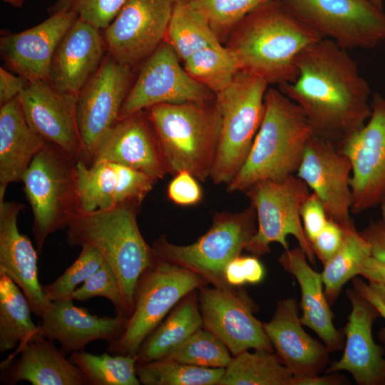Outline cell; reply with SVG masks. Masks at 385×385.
Returning <instances> with one entry per match:
<instances>
[{
	"mask_svg": "<svg viewBox=\"0 0 385 385\" xmlns=\"http://www.w3.org/2000/svg\"><path fill=\"white\" fill-rule=\"evenodd\" d=\"M297 77L279 90L304 113L314 135L338 150L371 114L370 87L347 50L322 38L303 50Z\"/></svg>",
	"mask_w": 385,
	"mask_h": 385,
	"instance_id": "obj_1",
	"label": "cell"
},
{
	"mask_svg": "<svg viewBox=\"0 0 385 385\" xmlns=\"http://www.w3.org/2000/svg\"><path fill=\"white\" fill-rule=\"evenodd\" d=\"M321 36L297 18L280 0L255 8L227 36L225 46L238 70L279 86L297 77L296 61Z\"/></svg>",
	"mask_w": 385,
	"mask_h": 385,
	"instance_id": "obj_2",
	"label": "cell"
},
{
	"mask_svg": "<svg viewBox=\"0 0 385 385\" xmlns=\"http://www.w3.org/2000/svg\"><path fill=\"white\" fill-rule=\"evenodd\" d=\"M313 135L301 108L279 89L268 88L260 126L227 192H245L257 182L296 175Z\"/></svg>",
	"mask_w": 385,
	"mask_h": 385,
	"instance_id": "obj_3",
	"label": "cell"
},
{
	"mask_svg": "<svg viewBox=\"0 0 385 385\" xmlns=\"http://www.w3.org/2000/svg\"><path fill=\"white\" fill-rule=\"evenodd\" d=\"M144 111L168 173L174 175L186 170L201 182L210 177L222 125L215 98L158 104Z\"/></svg>",
	"mask_w": 385,
	"mask_h": 385,
	"instance_id": "obj_4",
	"label": "cell"
},
{
	"mask_svg": "<svg viewBox=\"0 0 385 385\" xmlns=\"http://www.w3.org/2000/svg\"><path fill=\"white\" fill-rule=\"evenodd\" d=\"M136 209L122 206L80 212L68 225L66 235L69 246L93 247L113 269L121 287L128 318L133 310L138 279L153 262L152 247L137 223Z\"/></svg>",
	"mask_w": 385,
	"mask_h": 385,
	"instance_id": "obj_5",
	"label": "cell"
},
{
	"mask_svg": "<svg viewBox=\"0 0 385 385\" xmlns=\"http://www.w3.org/2000/svg\"><path fill=\"white\" fill-rule=\"evenodd\" d=\"M78 159L46 143L24 175L21 182L33 213L32 230L39 252L51 234L67 228L81 212L76 173Z\"/></svg>",
	"mask_w": 385,
	"mask_h": 385,
	"instance_id": "obj_6",
	"label": "cell"
},
{
	"mask_svg": "<svg viewBox=\"0 0 385 385\" xmlns=\"http://www.w3.org/2000/svg\"><path fill=\"white\" fill-rule=\"evenodd\" d=\"M269 84L238 70L230 84L215 94L222 117L220 137L210 174L215 184H228L243 165L260 126Z\"/></svg>",
	"mask_w": 385,
	"mask_h": 385,
	"instance_id": "obj_7",
	"label": "cell"
},
{
	"mask_svg": "<svg viewBox=\"0 0 385 385\" xmlns=\"http://www.w3.org/2000/svg\"><path fill=\"white\" fill-rule=\"evenodd\" d=\"M153 256V264L137 283L133 310L125 329L108 346L111 354L135 356L143 341L175 304L207 283L193 271Z\"/></svg>",
	"mask_w": 385,
	"mask_h": 385,
	"instance_id": "obj_8",
	"label": "cell"
},
{
	"mask_svg": "<svg viewBox=\"0 0 385 385\" xmlns=\"http://www.w3.org/2000/svg\"><path fill=\"white\" fill-rule=\"evenodd\" d=\"M256 220V212L251 205L240 212L218 213L208 231L194 243L177 245L161 236L151 247L153 254L193 271L213 287L232 288L225 281V268L240 255L255 235Z\"/></svg>",
	"mask_w": 385,
	"mask_h": 385,
	"instance_id": "obj_9",
	"label": "cell"
},
{
	"mask_svg": "<svg viewBox=\"0 0 385 385\" xmlns=\"http://www.w3.org/2000/svg\"><path fill=\"white\" fill-rule=\"evenodd\" d=\"M245 192L257 216V230L245 250L258 257L270 251L271 243L277 242L287 250V238L292 235L309 262L315 265L316 255L300 217L302 205L310 194L307 185L293 175L279 180L257 182Z\"/></svg>",
	"mask_w": 385,
	"mask_h": 385,
	"instance_id": "obj_10",
	"label": "cell"
},
{
	"mask_svg": "<svg viewBox=\"0 0 385 385\" xmlns=\"http://www.w3.org/2000/svg\"><path fill=\"white\" fill-rule=\"evenodd\" d=\"M322 38L348 50L385 41V12L371 0H280Z\"/></svg>",
	"mask_w": 385,
	"mask_h": 385,
	"instance_id": "obj_11",
	"label": "cell"
},
{
	"mask_svg": "<svg viewBox=\"0 0 385 385\" xmlns=\"http://www.w3.org/2000/svg\"><path fill=\"white\" fill-rule=\"evenodd\" d=\"M130 68L108 54L77 94V120L83 148L82 159L88 165L103 138L118 120L129 91Z\"/></svg>",
	"mask_w": 385,
	"mask_h": 385,
	"instance_id": "obj_12",
	"label": "cell"
},
{
	"mask_svg": "<svg viewBox=\"0 0 385 385\" xmlns=\"http://www.w3.org/2000/svg\"><path fill=\"white\" fill-rule=\"evenodd\" d=\"M118 120L158 104L211 101L215 94L191 77L165 41L145 59Z\"/></svg>",
	"mask_w": 385,
	"mask_h": 385,
	"instance_id": "obj_13",
	"label": "cell"
},
{
	"mask_svg": "<svg viewBox=\"0 0 385 385\" xmlns=\"http://www.w3.org/2000/svg\"><path fill=\"white\" fill-rule=\"evenodd\" d=\"M177 0H126L106 29L109 55L131 68L147 59L165 39Z\"/></svg>",
	"mask_w": 385,
	"mask_h": 385,
	"instance_id": "obj_14",
	"label": "cell"
},
{
	"mask_svg": "<svg viewBox=\"0 0 385 385\" xmlns=\"http://www.w3.org/2000/svg\"><path fill=\"white\" fill-rule=\"evenodd\" d=\"M365 125L339 149L351 163V211L359 213L385 198V98L375 93Z\"/></svg>",
	"mask_w": 385,
	"mask_h": 385,
	"instance_id": "obj_15",
	"label": "cell"
},
{
	"mask_svg": "<svg viewBox=\"0 0 385 385\" xmlns=\"http://www.w3.org/2000/svg\"><path fill=\"white\" fill-rule=\"evenodd\" d=\"M202 325L219 338L234 356L249 349L274 351L263 322L253 314L255 304L239 287L200 288Z\"/></svg>",
	"mask_w": 385,
	"mask_h": 385,
	"instance_id": "obj_16",
	"label": "cell"
},
{
	"mask_svg": "<svg viewBox=\"0 0 385 385\" xmlns=\"http://www.w3.org/2000/svg\"><path fill=\"white\" fill-rule=\"evenodd\" d=\"M296 175L317 195L329 219L344 228L354 224L351 163L333 143L313 135Z\"/></svg>",
	"mask_w": 385,
	"mask_h": 385,
	"instance_id": "obj_17",
	"label": "cell"
},
{
	"mask_svg": "<svg viewBox=\"0 0 385 385\" xmlns=\"http://www.w3.org/2000/svg\"><path fill=\"white\" fill-rule=\"evenodd\" d=\"M31 128L47 143L82 159L77 95L56 90L48 81L29 82L17 96Z\"/></svg>",
	"mask_w": 385,
	"mask_h": 385,
	"instance_id": "obj_18",
	"label": "cell"
},
{
	"mask_svg": "<svg viewBox=\"0 0 385 385\" xmlns=\"http://www.w3.org/2000/svg\"><path fill=\"white\" fill-rule=\"evenodd\" d=\"M346 296L351 309L344 329V352L326 373L346 371L357 384L385 385V350L375 342L372 334L379 312L354 288L348 289Z\"/></svg>",
	"mask_w": 385,
	"mask_h": 385,
	"instance_id": "obj_19",
	"label": "cell"
},
{
	"mask_svg": "<svg viewBox=\"0 0 385 385\" xmlns=\"http://www.w3.org/2000/svg\"><path fill=\"white\" fill-rule=\"evenodd\" d=\"M78 19L72 12H58L32 28L1 36L0 52L4 61L28 82L48 81L55 50Z\"/></svg>",
	"mask_w": 385,
	"mask_h": 385,
	"instance_id": "obj_20",
	"label": "cell"
},
{
	"mask_svg": "<svg viewBox=\"0 0 385 385\" xmlns=\"http://www.w3.org/2000/svg\"><path fill=\"white\" fill-rule=\"evenodd\" d=\"M302 326L297 302L292 297L278 301L272 319L263 323L275 354L295 379L319 374L328 364L330 353Z\"/></svg>",
	"mask_w": 385,
	"mask_h": 385,
	"instance_id": "obj_21",
	"label": "cell"
},
{
	"mask_svg": "<svg viewBox=\"0 0 385 385\" xmlns=\"http://www.w3.org/2000/svg\"><path fill=\"white\" fill-rule=\"evenodd\" d=\"M99 161L129 167L157 180L168 173L155 131L145 111L118 120L98 144L91 164Z\"/></svg>",
	"mask_w": 385,
	"mask_h": 385,
	"instance_id": "obj_22",
	"label": "cell"
},
{
	"mask_svg": "<svg viewBox=\"0 0 385 385\" xmlns=\"http://www.w3.org/2000/svg\"><path fill=\"white\" fill-rule=\"evenodd\" d=\"M24 205L0 200V273L6 274L22 290L32 312L41 317L49 307L38 280V255L29 239L18 229Z\"/></svg>",
	"mask_w": 385,
	"mask_h": 385,
	"instance_id": "obj_23",
	"label": "cell"
},
{
	"mask_svg": "<svg viewBox=\"0 0 385 385\" xmlns=\"http://www.w3.org/2000/svg\"><path fill=\"white\" fill-rule=\"evenodd\" d=\"M73 299L51 302L39 325L41 334L51 341H58L61 350L73 353L83 350L96 340L111 343L123 332L128 317H98L76 306Z\"/></svg>",
	"mask_w": 385,
	"mask_h": 385,
	"instance_id": "obj_24",
	"label": "cell"
},
{
	"mask_svg": "<svg viewBox=\"0 0 385 385\" xmlns=\"http://www.w3.org/2000/svg\"><path fill=\"white\" fill-rule=\"evenodd\" d=\"M99 29L78 19L53 53L48 81L58 91L77 95L100 66L106 46Z\"/></svg>",
	"mask_w": 385,
	"mask_h": 385,
	"instance_id": "obj_25",
	"label": "cell"
},
{
	"mask_svg": "<svg viewBox=\"0 0 385 385\" xmlns=\"http://www.w3.org/2000/svg\"><path fill=\"white\" fill-rule=\"evenodd\" d=\"M279 263L297 281L300 292V321L313 330L330 352L339 351L344 345L343 334L333 323V313L324 293L321 273L309 264L304 251L299 247L284 250Z\"/></svg>",
	"mask_w": 385,
	"mask_h": 385,
	"instance_id": "obj_26",
	"label": "cell"
},
{
	"mask_svg": "<svg viewBox=\"0 0 385 385\" xmlns=\"http://www.w3.org/2000/svg\"><path fill=\"white\" fill-rule=\"evenodd\" d=\"M6 365L10 366L7 381L11 384L21 381L33 385L86 384L80 369L41 334L18 346L1 367Z\"/></svg>",
	"mask_w": 385,
	"mask_h": 385,
	"instance_id": "obj_27",
	"label": "cell"
},
{
	"mask_svg": "<svg viewBox=\"0 0 385 385\" xmlns=\"http://www.w3.org/2000/svg\"><path fill=\"white\" fill-rule=\"evenodd\" d=\"M47 143L29 125L18 97L0 108V200L7 185L22 180Z\"/></svg>",
	"mask_w": 385,
	"mask_h": 385,
	"instance_id": "obj_28",
	"label": "cell"
},
{
	"mask_svg": "<svg viewBox=\"0 0 385 385\" xmlns=\"http://www.w3.org/2000/svg\"><path fill=\"white\" fill-rule=\"evenodd\" d=\"M202 326L199 302L192 292L143 341L135 356L136 364L164 358Z\"/></svg>",
	"mask_w": 385,
	"mask_h": 385,
	"instance_id": "obj_29",
	"label": "cell"
},
{
	"mask_svg": "<svg viewBox=\"0 0 385 385\" xmlns=\"http://www.w3.org/2000/svg\"><path fill=\"white\" fill-rule=\"evenodd\" d=\"M31 305L20 287L0 273V351L21 346L41 334L32 321Z\"/></svg>",
	"mask_w": 385,
	"mask_h": 385,
	"instance_id": "obj_30",
	"label": "cell"
},
{
	"mask_svg": "<svg viewBox=\"0 0 385 385\" xmlns=\"http://www.w3.org/2000/svg\"><path fill=\"white\" fill-rule=\"evenodd\" d=\"M165 41L183 62L194 53L221 44V41L192 0H177Z\"/></svg>",
	"mask_w": 385,
	"mask_h": 385,
	"instance_id": "obj_31",
	"label": "cell"
},
{
	"mask_svg": "<svg viewBox=\"0 0 385 385\" xmlns=\"http://www.w3.org/2000/svg\"><path fill=\"white\" fill-rule=\"evenodd\" d=\"M294 379L274 351L260 349L234 356L218 385H293Z\"/></svg>",
	"mask_w": 385,
	"mask_h": 385,
	"instance_id": "obj_32",
	"label": "cell"
},
{
	"mask_svg": "<svg viewBox=\"0 0 385 385\" xmlns=\"http://www.w3.org/2000/svg\"><path fill=\"white\" fill-rule=\"evenodd\" d=\"M370 256L369 245L354 224L346 228L341 247L323 265L321 272L324 293L330 305L334 303L344 285L359 275L363 262Z\"/></svg>",
	"mask_w": 385,
	"mask_h": 385,
	"instance_id": "obj_33",
	"label": "cell"
},
{
	"mask_svg": "<svg viewBox=\"0 0 385 385\" xmlns=\"http://www.w3.org/2000/svg\"><path fill=\"white\" fill-rule=\"evenodd\" d=\"M76 173L81 212L116 207L118 185L116 163L99 161L88 165L80 158L76 164Z\"/></svg>",
	"mask_w": 385,
	"mask_h": 385,
	"instance_id": "obj_34",
	"label": "cell"
},
{
	"mask_svg": "<svg viewBox=\"0 0 385 385\" xmlns=\"http://www.w3.org/2000/svg\"><path fill=\"white\" fill-rule=\"evenodd\" d=\"M70 361L81 371L86 384L139 385L136 357L130 355L93 354L83 350L71 353Z\"/></svg>",
	"mask_w": 385,
	"mask_h": 385,
	"instance_id": "obj_35",
	"label": "cell"
},
{
	"mask_svg": "<svg viewBox=\"0 0 385 385\" xmlns=\"http://www.w3.org/2000/svg\"><path fill=\"white\" fill-rule=\"evenodd\" d=\"M225 369L165 359L136 364L137 376L144 385H218Z\"/></svg>",
	"mask_w": 385,
	"mask_h": 385,
	"instance_id": "obj_36",
	"label": "cell"
},
{
	"mask_svg": "<svg viewBox=\"0 0 385 385\" xmlns=\"http://www.w3.org/2000/svg\"><path fill=\"white\" fill-rule=\"evenodd\" d=\"M183 63L191 77L215 94L226 88L238 71L233 58L222 43L200 50Z\"/></svg>",
	"mask_w": 385,
	"mask_h": 385,
	"instance_id": "obj_37",
	"label": "cell"
},
{
	"mask_svg": "<svg viewBox=\"0 0 385 385\" xmlns=\"http://www.w3.org/2000/svg\"><path fill=\"white\" fill-rule=\"evenodd\" d=\"M230 353L215 334L200 329L163 359L200 367L225 369L233 358Z\"/></svg>",
	"mask_w": 385,
	"mask_h": 385,
	"instance_id": "obj_38",
	"label": "cell"
},
{
	"mask_svg": "<svg viewBox=\"0 0 385 385\" xmlns=\"http://www.w3.org/2000/svg\"><path fill=\"white\" fill-rule=\"evenodd\" d=\"M81 247L78 258L63 274L43 287L44 294L50 302L73 299L72 294L78 285L88 279L106 261L93 247L85 245Z\"/></svg>",
	"mask_w": 385,
	"mask_h": 385,
	"instance_id": "obj_39",
	"label": "cell"
},
{
	"mask_svg": "<svg viewBox=\"0 0 385 385\" xmlns=\"http://www.w3.org/2000/svg\"><path fill=\"white\" fill-rule=\"evenodd\" d=\"M270 0H192L221 41L245 16Z\"/></svg>",
	"mask_w": 385,
	"mask_h": 385,
	"instance_id": "obj_40",
	"label": "cell"
},
{
	"mask_svg": "<svg viewBox=\"0 0 385 385\" xmlns=\"http://www.w3.org/2000/svg\"><path fill=\"white\" fill-rule=\"evenodd\" d=\"M126 0H56L48 9L49 15L72 12L95 28L106 29L114 20Z\"/></svg>",
	"mask_w": 385,
	"mask_h": 385,
	"instance_id": "obj_41",
	"label": "cell"
},
{
	"mask_svg": "<svg viewBox=\"0 0 385 385\" xmlns=\"http://www.w3.org/2000/svg\"><path fill=\"white\" fill-rule=\"evenodd\" d=\"M96 297L108 299L114 305L118 315L127 317L119 281L113 269L106 261L72 294V298L78 301H86Z\"/></svg>",
	"mask_w": 385,
	"mask_h": 385,
	"instance_id": "obj_42",
	"label": "cell"
},
{
	"mask_svg": "<svg viewBox=\"0 0 385 385\" xmlns=\"http://www.w3.org/2000/svg\"><path fill=\"white\" fill-rule=\"evenodd\" d=\"M116 164L118 173L116 207L138 208L158 180L140 170Z\"/></svg>",
	"mask_w": 385,
	"mask_h": 385,
	"instance_id": "obj_43",
	"label": "cell"
},
{
	"mask_svg": "<svg viewBox=\"0 0 385 385\" xmlns=\"http://www.w3.org/2000/svg\"><path fill=\"white\" fill-rule=\"evenodd\" d=\"M265 275V270L257 257L238 256L228 263L225 270V279L232 287L245 284H257Z\"/></svg>",
	"mask_w": 385,
	"mask_h": 385,
	"instance_id": "obj_44",
	"label": "cell"
},
{
	"mask_svg": "<svg viewBox=\"0 0 385 385\" xmlns=\"http://www.w3.org/2000/svg\"><path fill=\"white\" fill-rule=\"evenodd\" d=\"M168 186V198L181 206L197 205L202 198L198 180L188 171L182 170L173 175Z\"/></svg>",
	"mask_w": 385,
	"mask_h": 385,
	"instance_id": "obj_45",
	"label": "cell"
},
{
	"mask_svg": "<svg viewBox=\"0 0 385 385\" xmlns=\"http://www.w3.org/2000/svg\"><path fill=\"white\" fill-rule=\"evenodd\" d=\"M345 229L329 218L324 227L312 242L314 254L323 265L341 247L345 236Z\"/></svg>",
	"mask_w": 385,
	"mask_h": 385,
	"instance_id": "obj_46",
	"label": "cell"
},
{
	"mask_svg": "<svg viewBox=\"0 0 385 385\" xmlns=\"http://www.w3.org/2000/svg\"><path fill=\"white\" fill-rule=\"evenodd\" d=\"M300 217L310 243L322 230L329 219L322 202L314 192L310 193L302 203Z\"/></svg>",
	"mask_w": 385,
	"mask_h": 385,
	"instance_id": "obj_47",
	"label": "cell"
},
{
	"mask_svg": "<svg viewBox=\"0 0 385 385\" xmlns=\"http://www.w3.org/2000/svg\"><path fill=\"white\" fill-rule=\"evenodd\" d=\"M360 232L369 245L371 257L385 264V222L371 221Z\"/></svg>",
	"mask_w": 385,
	"mask_h": 385,
	"instance_id": "obj_48",
	"label": "cell"
},
{
	"mask_svg": "<svg viewBox=\"0 0 385 385\" xmlns=\"http://www.w3.org/2000/svg\"><path fill=\"white\" fill-rule=\"evenodd\" d=\"M28 81L3 67L0 68V106L16 98L25 88Z\"/></svg>",
	"mask_w": 385,
	"mask_h": 385,
	"instance_id": "obj_49",
	"label": "cell"
},
{
	"mask_svg": "<svg viewBox=\"0 0 385 385\" xmlns=\"http://www.w3.org/2000/svg\"><path fill=\"white\" fill-rule=\"evenodd\" d=\"M353 288L358 291L364 297L369 300L378 310L380 317L385 320V304L378 294L370 287L369 284L360 278L352 279ZM378 338L385 350V327L379 329Z\"/></svg>",
	"mask_w": 385,
	"mask_h": 385,
	"instance_id": "obj_50",
	"label": "cell"
},
{
	"mask_svg": "<svg viewBox=\"0 0 385 385\" xmlns=\"http://www.w3.org/2000/svg\"><path fill=\"white\" fill-rule=\"evenodd\" d=\"M359 275L368 279L369 282L385 285V264L370 256L363 262Z\"/></svg>",
	"mask_w": 385,
	"mask_h": 385,
	"instance_id": "obj_51",
	"label": "cell"
},
{
	"mask_svg": "<svg viewBox=\"0 0 385 385\" xmlns=\"http://www.w3.org/2000/svg\"><path fill=\"white\" fill-rule=\"evenodd\" d=\"M346 384L342 376L329 373L327 376L318 375L294 379L293 385H341Z\"/></svg>",
	"mask_w": 385,
	"mask_h": 385,
	"instance_id": "obj_52",
	"label": "cell"
},
{
	"mask_svg": "<svg viewBox=\"0 0 385 385\" xmlns=\"http://www.w3.org/2000/svg\"><path fill=\"white\" fill-rule=\"evenodd\" d=\"M370 287L378 294L385 304V285L378 283L368 282Z\"/></svg>",
	"mask_w": 385,
	"mask_h": 385,
	"instance_id": "obj_53",
	"label": "cell"
},
{
	"mask_svg": "<svg viewBox=\"0 0 385 385\" xmlns=\"http://www.w3.org/2000/svg\"><path fill=\"white\" fill-rule=\"evenodd\" d=\"M3 1L6 2V4L12 6L13 7L21 8L23 6L25 0H3Z\"/></svg>",
	"mask_w": 385,
	"mask_h": 385,
	"instance_id": "obj_54",
	"label": "cell"
},
{
	"mask_svg": "<svg viewBox=\"0 0 385 385\" xmlns=\"http://www.w3.org/2000/svg\"><path fill=\"white\" fill-rule=\"evenodd\" d=\"M381 219L385 222V198L381 202L380 205Z\"/></svg>",
	"mask_w": 385,
	"mask_h": 385,
	"instance_id": "obj_55",
	"label": "cell"
},
{
	"mask_svg": "<svg viewBox=\"0 0 385 385\" xmlns=\"http://www.w3.org/2000/svg\"><path fill=\"white\" fill-rule=\"evenodd\" d=\"M379 9H383V0H371Z\"/></svg>",
	"mask_w": 385,
	"mask_h": 385,
	"instance_id": "obj_56",
	"label": "cell"
}]
</instances>
